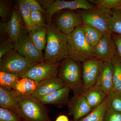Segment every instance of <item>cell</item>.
<instances>
[{
    "label": "cell",
    "mask_w": 121,
    "mask_h": 121,
    "mask_svg": "<svg viewBox=\"0 0 121 121\" xmlns=\"http://www.w3.org/2000/svg\"><path fill=\"white\" fill-rule=\"evenodd\" d=\"M24 4L31 12L39 11L42 13L44 11L38 0H23Z\"/></svg>",
    "instance_id": "obj_34"
},
{
    "label": "cell",
    "mask_w": 121,
    "mask_h": 121,
    "mask_svg": "<svg viewBox=\"0 0 121 121\" xmlns=\"http://www.w3.org/2000/svg\"><path fill=\"white\" fill-rule=\"evenodd\" d=\"M55 121H69L67 116L65 115H60L56 118Z\"/></svg>",
    "instance_id": "obj_38"
},
{
    "label": "cell",
    "mask_w": 121,
    "mask_h": 121,
    "mask_svg": "<svg viewBox=\"0 0 121 121\" xmlns=\"http://www.w3.org/2000/svg\"><path fill=\"white\" fill-rule=\"evenodd\" d=\"M19 115L22 121H52L44 105L32 96L19 97Z\"/></svg>",
    "instance_id": "obj_4"
},
{
    "label": "cell",
    "mask_w": 121,
    "mask_h": 121,
    "mask_svg": "<svg viewBox=\"0 0 121 121\" xmlns=\"http://www.w3.org/2000/svg\"><path fill=\"white\" fill-rule=\"evenodd\" d=\"M83 31L87 41L93 48L98 43L104 34L92 26L82 24Z\"/></svg>",
    "instance_id": "obj_23"
},
{
    "label": "cell",
    "mask_w": 121,
    "mask_h": 121,
    "mask_svg": "<svg viewBox=\"0 0 121 121\" xmlns=\"http://www.w3.org/2000/svg\"><path fill=\"white\" fill-rule=\"evenodd\" d=\"M58 78L74 95L82 93V64L70 58L63 60L59 70Z\"/></svg>",
    "instance_id": "obj_3"
},
{
    "label": "cell",
    "mask_w": 121,
    "mask_h": 121,
    "mask_svg": "<svg viewBox=\"0 0 121 121\" xmlns=\"http://www.w3.org/2000/svg\"><path fill=\"white\" fill-rule=\"evenodd\" d=\"M107 109L121 112V91H113L106 99Z\"/></svg>",
    "instance_id": "obj_26"
},
{
    "label": "cell",
    "mask_w": 121,
    "mask_h": 121,
    "mask_svg": "<svg viewBox=\"0 0 121 121\" xmlns=\"http://www.w3.org/2000/svg\"><path fill=\"white\" fill-rule=\"evenodd\" d=\"M95 6L86 0H75L73 1H55L53 4L45 11V13L49 23L54 14L58 11L64 9L75 10L82 9L87 10L91 9Z\"/></svg>",
    "instance_id": "obj_10"
},
{
    "label": "cell",
    "mask_w": 121,
    "mask_h": 121,
    "mask_svg": "<svg viewBox=\"0 0 121 121\" xmlns=\"http://www.w3.org/2000/svg\"><path fill=\"white\" fill-rule=\"evenodd\" d=\"M82 25L67 35L68 58L81 63L90 59L96 58L94 48L89 44L85 38Z\"/></svg>",
    "instance_id": "obj_2"
},
{
    "label": "cell",
    "mask_w": 121,
    "mask_h": 121,
    "mask_svg": "<svg viewBox=\"0 0 121 121\" xmlns=\"http://www.w3.org/2000/svg\"><path fill=\"white\" fill-rule=\"evenodd\" d=\"M97 82L107 96L113 91V67L111 61L103 62Z\"/></svg>",
    "instance_id": "obj_16"
},
{
    "label": "cell",
    "mask_w": 121,
    "mask_h": 121,
    "mask_svg": "<svg viewBox=\"0 0 121 121\" xmlns=\"http://www.w3.org/2000/svg\"><path fill=\"white\" fill-rule=\"evenodd\" d=\"M112 13V10L95 6L91 9L82 10L79 13L83 24L97 29L104 35L111 33L110 23Z\"/></svg>",
    "instance_id": "obj_5"
},
{
    "label": "cell",
    "mask_w": 121,
    "mask_h": 121,
    "mask_svg": "<svg viewBox=\"0 0 121 121\" xmlns=\"http://www.w3.org/2000/svg\"><path fill=\"white\" fill-rule=\"evenodd\" d=\"M112 36L116 45L117 54L121 58V35L112 34Z\"/></svg>",
    "instance_id": "obj_36"
},
{
    "label": "cell",
    "mask_w": 121,
    "mask_h": 121,
    "mask_svg": "<svg viewBox=\"0 0 121 121\" xmlns=\"http://www.w3.org/2000/svg\"><path fill=\"white\" fill-rule=\"evenodd\" d=\"M69 113L77 121L91 112L93 109L82 94L74 95L68 103Z\"/></svg>",
    "instance_id": "obj_14"
},
{
    "label": "cell",
    "mask_w": 121,
    "mask_h": 121,
    "mask_svg": "<svg viewBox=\"0 0 121 121\" xmlns=\"http://www.w3.org/2000/svg\"><path fill=\"white\" fill-rule=\"evenodd\" d=\"M10 8L4 2L0 1V16L3 22H6L10 19L11 16Z\"/></svg>",
    "instance_id": "obj_32"
},
{
    "label": "cell",
    "mask_w": 121,
    "mask_h": 121,
    "mask_svg": "<svg viewBox=\"0 0 121 121\" xmlns=\"http://www.w3.org/2000/svg\"><path fill=\"white\" fill-rule=\"evenodd\" d=\"M26 30L20 35L14 43V49L21 55L32 61L39 63L44 61L42 52L35 47Z\"/></svg>",
    "instance_id": "obj_7"
},
{
    "label": "cell",
    "mask_w": 121,
    "mask_h": 121,
    "mask_svg": "<svg viewBox=\"0 0 121 121\" xmlns=\"http://www.w3.org/2000/svg\"></svg>",
    "instance_id": "obj_39"
},
{
    "label": "cell",
    "mask_w": 121,
    "mask_h": 121,
    "mask_svg": "<svg viewBox=\"0 0 121 121\" xmlns=\"http://www.w3.org/2000/svg\"><path fill=\"white\" fill-rule=\"evenodd\" d=\"M93 48L96 58L103 61H111L117 55L116 45L111 33L104 34Z\"/></svg>",
    "instance_id": "obj_12"
},
{
    "label": "cell",
    "mask_w": 121,
    "mask_h": 121,
    "mask_svg": "<svg viewBox=\"0 0 121 121\" xmlns=\"http://www.w3.org/2000/svg\"><path fill=\"white\" fill-rule=\"evenodd\" d=\"M65 86L62 81L57 76L47 79L39 83L36 91L32 96L39 99Z\"/></svg>",
    "instance_id": "obj_15"
},
{
    "label": "cell",
    "mask_w": 121,
    "mask_h": 121,
    "mask_svg": "<svg viewBox=\"0 0 121 121\" xmlns=\"http://www.w3.org/2000/svg\"><path fill=\"white\" fill-rule=\"evenodd\" d=\"M107 108L106 99L101 105L77 121H103L104 114Z\"/></svg>",
    "instance_id": "obj_24"
},
{
    "label": "cell",
    "mask_w": 121,
    "mask_h": 121,
    "mask_svg": "<svg viewBox=\"0 0 121 121\" xmlns=\"http://www.w3.org/2000/svg\"><path fill=\"white\" fill-rule=\"evenodd\" d=\"M57 27L63 33L67 35L83 24L79 13L67 12L61 14L56 20Z\"/></svg>",
    "instance_id": "obj_13"
},
{
    "label": "cell",
    "mask_w": 121,
    "mask_h": 121,
    "mask_svg": "<svg viewBox=\"0 0 121 121\" xmlns=\"http://www.w3.org/2000/svg\"><path fill=\"white\" fill-rule=\"evenodd\" d=\"M55 1L52 0H38V1L41 5L43 8L45 9L46 11L51 5Z\"/></svg>",
    "instance_id": "obj_37"
},
{
    "label": "cell",
    "mask_w": 121,
    "mask_h": 121,
    "mask_svg": "<svg viewBox=\"0 0 121 121\" xmlns=\"http://www.w3.org/2000/svg\"><path fill=\"white\" fill-rule=\"evenodd\" d=\"M14 48V43L10 39L1 41L0 45V59Z\"/></svg>",
    "instance_id": "obj_31"
},
{
    "label": "cell",
    "mask_w": 121,
    "mask_h": 121,
    "mask_svg": "<svg viewBox=\"0 0 121 121\" xmlns=\"http://www.w3.org/2000/svg\"><path fill=\"white\" fill-rule=\"evenodd\" d=\"M113 67V91H121V58L118 55L111 60Z\"/></svg>",
    "instance_id": "obj_22"
},
{
    "label": "cell",
    "mask_w": 121,
    "mask_h": 121,
    "mask_svg": "<svg viewBox=\"0 0 121 121\" xmlns=\"http://www.w3.org/2000/svg\"><path fill=\"white\" fill-rule=\"evenodd\" d=\"M0 121H22L17 113L0 107Z\"/></svg>",
    "instance_id": "obj_30"
},
{
    "label": "cell",
    "mask_w": 121,
    "mask_h": 121,
    "mask_svg": "<svg viewBox=\"0 0 121 121\" xmlns=\"http://www.w3.org/2000/svg\"><path fill=\"white\" fill-rule=\"evenodd\" d=\"M0 28L14 43L17 41L21 34L27 29L24 26L20 12L17 9L13 11L11 18L8 22L0 23Z\"/></svg>",
    "instance_id": "obj_11"
},
{
    "label": "cell",
    "mask_w": 121,
    "mask_h": 121,
    "mask_svg": "<svg viewBox=\"0 0 121 121\" xmlns=\"http://www.w3.org/2000/svg\"><path fill=\"white\" fill-rule=\"evenodd\" d=\"M0 107L19 114L20 108L17 97L13 91L4 90L0 87Z\"/></svg>",
    "instance_id": "obj_19"
},
{
    "label": "cell",
    "mask_w": 121,
    "mask_h": 121,
    "mask_svg": "<svg viewBox=\"0 0 121 121\" xmlns=\"http://www.w3.org/2000/svg\"><path fill=\"white\" fill-rule=\"evenodd\" d=\"M110 23V30L112 34L121 35V10L114 9Z\"/></svg>",
    "instance_id": "obj_27"
},
{
    "label": "cell",
    "mask_w": 121,
    "mask_h": 121,
    "mask_svg": "<svg viewBox=\"0 0 121 121\" xmlns=\"http://www.w3.org/2000/svg\"><path fill=\"white\" fill-rule=\"evenodd\" d=\"M60 65V63L51 64L44 61L37 63L21 78H29L39 83L47 79L57 77Z\"/></svg>",
    "instance_id": "obj_9"
},
{
    "label": "cell",
    "mask_w": 121,
    "mask_h": 121,
    "mask_svg": "<svg viewBox=\"0 0 121 121\" xmlns=\"http://www.w3.org/2000/svg\"><path fill=\"white\" fill-rule=\"evenodd\" d=\"M18 5L22 19L25 24L28 31L29 32L32 27L31 20V12L26 8L23 0L19 1Z\"/></svg>",
    "instance_id": "obj_29"
},
{
    "label": "cell",
    "mask_w": 121,
    "mask_h": 121,
    "mask_svg": "<svg viewBox=\"0 0 121 121\" xmlns=\"http://www.w3.org/2000/svg\"><path fill=\"white\" fill-rule=\"evenodd\" d=\"M28 32L35 47L41 52L45 48L47 43L46 26H33Z\"/></svg>",
    "instance_id": "obj_20"
},
{
    "label": "cell",
    "mask_w": 121,
    "mask_h": 121,
    "mask_svg": "<svg viewBox=\"0 0 121 121\" xmlns=\"http://www.w3.org/2000/svg\"><path fill=\"white\" fill-rule=\"evenodd\" d=\"M70 90L65 86L49 95L39 99L43 104L59 105L64 104L68 101Z\"/></svg>",
    "instance_id": "obj_21"
},
{
    "label": "cell",
    "mask_w": 121,
    "mask_h": 121,
    "mask_svg": "<svg viewBox=\"0 0 121 121\" xmlns=\"http://www.w3.org/2000/svg\"><path fill=\"white\" fill-rule=\"evenodd\" d=\"M47 43L45 48L44 60L47 63H59L68 58V47L67 35L57 26L51 23L46 25Z\"/></svg>",
    "instance_id": "obj_1"
},
{
    "label": "cell",
    "mask_w": 121,
    "mask_h": 121,
    "mask_svg": "<svg viewBox=\"0 0 121 121\" xmlns=\"http://www.w3.org/2000/svg\"><path fill=\"white\" fill-rule=\"evenodd\" d=\"M37 63L21 55L15 50H13L0 59V71L21 78Z\"/></svg>",
    "instance_id": "obj_6"
},
{
    "label": "cell",
    "mask_w": 121,
    "mask_h": 121,
    "mask_svg": "<svg viewBox=\"0 0 121 121\" xmlns=\"http://www.w3.org/2000/svg\"><path fill=\"white\" fill-rule=\"evenodd\" d=\"M39 83L29 78H21L14 85L12 91L17 97L32 96Z\"/></svg>",
    "instance_id": "obj_18"
},
{
    "label": "cell",
    "mask_w": 121,
    "mask_h": 121,
    "mask_svg": "<svg viewBox=\"0 0 121 121\" xmlns=\"http://www.w3.org/2000/svg\"><path fill=\"white\" fill-rule=\"evenodd\" d=\"M104 61L94 58L82 63V92L93 86L97 82Z\"/></svg>",
    "instance_id": "obj_8"
},
{
    "label": "cell",
    "mask_w": 121,
    "mask_h": 121,
    "mask_svg": "<svg viewBox=\"0 0 121 121\" xmlns=\"http://www.w3.org/2000/svg\"><path fill=\"white\" fill-rule=\"evenodd\" d=\"M20 78L13 74L0 71V87L6 90L11 91L16 83Z\"/></svg>",
    "instance_id": "obj_25"
},
{
    "label": "cell",
    "mask_w": 121,
    "mask_h": 121,
    "mask_svg": "<svg viewBox=\"0 0 121 121\" xmlns=\"http://www.w3.org/2000/svg\"><path fill=\"white\" fill-rule=\"evenodd\" d=\"M42 13L39 11L31 12V20L33 26H45Z\"/></svg>",
    "instance_id": "obj_33"
},
{
    "label": "cell",
    "mask_w": 121,
    "mask_h": 121,
    "mask_svg": "<svg viewBox=\"0 0 121 121\" xmlns=\"http://www.w3.org/2000/svg\"><path fill=\"white\" fill-rule=\"evenodd\" d=\"M95 7L111 10L121 8V0H89Z\"/></svg>",
    "instance_id": "obj_28"
},
{
    "label": "cell",
    "mask_w": 121,
    "mask_h": 121,
    "mask_svg": "<svg viewBox=\"0 0 121 121\" xmlns=\"http://www.w3.org/2000/svg\"><path fill=\"white\" fill-rule=\"evenodd\" d=\"M103 121H121V112L107 108Z\"/></svg>",
    "instance_id": "obj_35"
},
{
    "label": "cell",
    "mask_w": 121,
    "mask_h": 121,
    "mask_svg": "<svg viewBox=\"0 0 121 121\" xmlns=\"http://www.w3.org/2000/svg\"><path fill=\"white\" fill-rule=\"evenodd\" d=\"M89 105L93 109L101 105L106 99L107 95L98 82L90 89L82 92Z\"/></svg>",
    "instance_id": "obj_17"
}]
</instances>
